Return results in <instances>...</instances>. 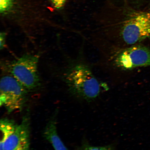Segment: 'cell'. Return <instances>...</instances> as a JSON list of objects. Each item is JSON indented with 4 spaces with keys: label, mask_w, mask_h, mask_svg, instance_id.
<instances>
[{
    "label": "cell",
    "mask_w": 150,
    "mask_h": 150,
    "mask_svg": "<svg viewBox=\"0 0 150 150\" xmlns=\"http://www.w3.org/2000/svg\"><path fill=\"white\" fill-rule=\"evenodd\" d=\"M0 130V150H29L30 121L28 115L23 117L19 124L3 118L1 120Z\"/></svg>",
    "instance_id": "cell-1"
},
{
    "label": "cell",
    "mask_w": 150,
    "mask_h": 150,
    "mask_svg": "<svg viewBox=\"0 0 150 150\" xmlns=\"http://www.w3.org/2000/svg\"><path fill=\"white\" fill-rule=\"evenodd\" d=\"M65 78L71 91L79 97L91 100L96 98L100 93V84L85 65L78 64L71 67Z\"/></svg>",
    "instance_id": "cell-2"
},
{
    "label": "cell",
    "mask_w": 150,
    "mask_h": 150,
    "mask_svg": "<svg viewBox=\"0 0 150 150\" xmlns=\"http://www.w3.org/2000/svg\"><path fill=\"white\" fill-rule=\"evenodd\" d=\"M39 56L25 54L9 64L11 76L27 91L36 89L40 83L38 65Z\"/></svg>",
    "instance_id": "cell-3"
},
{
    "label": "cell",
    "mask_w": 150,
    "mask_h": 150,
    "mask_svg": "<svg viewBox=\"0 0 150 150\" xmlns=\"http://www.w3.org/2000/svg\"><path fill=\"white\" fill-rule=\"evenodd\" d=\"M27 90L10 75L2 77L0 83V105L9 113L21 111L27 102Z\"/></svg>",
    "instance_id": "cell-4"
},
{
    "label": "cell",
    "mask_w": 150,
    "mask_h": 150,
    "mask_svg": "<svg viewBox=\"0 0 150 150\" xmlns=\"http://www.w3.org/2000/svg\"><path fill=\"white\" fill-rule=\"evenodd\" d=\"M121 34L128 45L135 44L150 37V12L132 14L125 21Z\"/></svg>",
    "instance_id": "cell-5"
},
{
    "label": "cell",
    "mask_w": 150,
    "mask_h": 150,
    "mask_svg": "<svg viewBox=\"0 0 150 150\" xmlns=\"http://www.w3.org/2000/svg\"><path fill=\"white\" fill-rule=\"evenodd\" d=\"M117 65L130 70L138 67L150 65V50L141 45H134L123 50L116 60Z\"/></svg>",
    "instance_id": "cell-6"
},
{
    "label": "cell",
    "mask_w": 150,
    "mask_h": 150,
    "mask_svg": "<svg viewBox=\"0 0 150 150\" xmlns=\"http://www.w3.org/2000/svg\"><path fill=\"white\" fill-rule=\"evenodd\" d=\"M55 117L52 118L45 129V138L49 142L55 150H68L58 134Z\"/></svg>",
    "instance_id": "cell-7"
},
{
    "label": "cell",
    "mask_w": 150,
    "mask_h": 150,
    "mask_svg": "<svg viewBox=\"0 0 150 150\" xmlns=\"http://www.w3.org/2000/svg\"><path fill=\"white\" fill-rule=\"evenodd\" d=\"M13 6V0H0V11L1 13L8 12Z\"/></svg>",
    "instance_id": "cell-8"
},
{
    "label": "cell",
    "mask_w": 150,
    "mask_h": 150,
    "mask_svg": "<svg viewBox=\"0 0 150 150\" xmlns=\"http://www.w3.org/2000/svg\"><path fill=\"white\" fill-rule=\"evenodd\" d=\"M80 150H114L111 146H107L104 147H93L88 145H85L82 147Z\"/></svg>",
    "instance_id": "cell-9"
},
{
    "label": "cell",
    "mask_w": 150,
    "mask_h": 150,
    "mask_svg": "<svg viewBox=\"0 0 150 150\" xmlns=\"http://www.w3.org/2000/svg\"><path fill=\"white\" fill-rule=\"evenodd\" d=\"M50 1L54 8L60 9L64 6L67 0H50Z\"/></svg>",
    "instance_id": "cell-10"
},
{
    "label": "cell",
    "mask_w": 150,
    "mask_h": 150,
    "mask_svg": "<svg viewBox=\"0 0 150 150\" xmlns=\"http://www.w3.org/2000/svg\"><path fill=\"white\" fill-rule=\"evenodd\" d=\"M7 35L6 33L2 32L0 34V49L2 50L5 47Z\"/></svg>",
    "instance_id": "cell-11"
}]
</instances>
